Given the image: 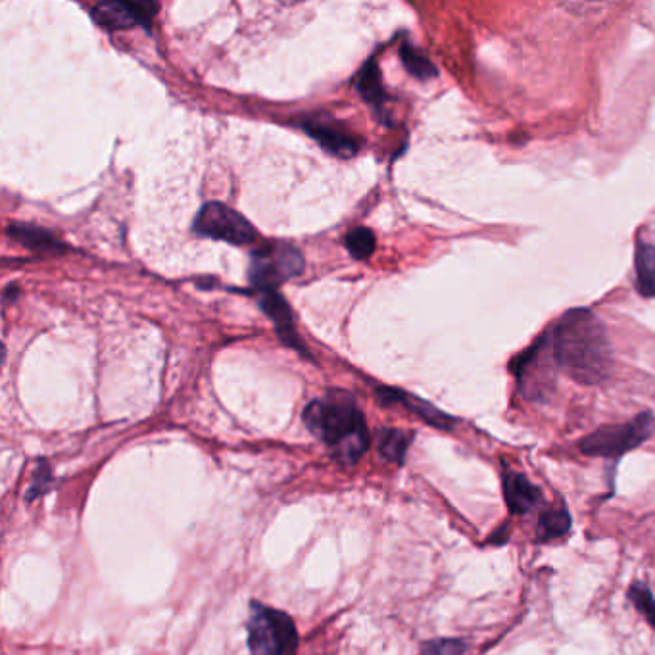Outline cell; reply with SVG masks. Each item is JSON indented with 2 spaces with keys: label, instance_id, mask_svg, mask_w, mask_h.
Instances as JSON below:
<instances>
[{
  "label": "cell",
  "instance_id": "cell-1",
  "mask_svg": "<svg viewBox=\"0 0 655 655\" xmlns=\"http://www.w3.org/2000/svg\"><path fill=\"white\" fill-rule=\"evenodd\" d=\"M556 364L581 385L604 383L613 369L606 325L592 310L575 308L559 319L550 335Z\"/></svg>",
  "mask_w": 655,
  "mask_h": 655
},
{
  "label": "cell",
  "instance_id": "cell-2",
  "mask_svg": "<svg viewBox=\"0 0 655 655\" xmlns=\"http://www.w3.org/2000/svg\"><path fill=\"white\" fill-rule=\"evenodd\" d=\"M304 421L308 429L329 446L342 465L358 463L369 446L364 415L344 392H335L327 400L312 402L304 412Z\"/></svg>",
  "mask_w": 655,
  "mask_h": 655
},
{
  "label": "cell",
  "instance_id": "cell-3",
  "mask_svg": "<svg viewBox=\"0 0 655 655\" xmlns=\"http://www.w3.org/2000/svg\"><path fill=\"white\" fill-rule=\"evenodd\" d=\"M246 629L252 654L296 655L298 632L287 613L254 602Z\"/></svg>",
  "mask_w": 655,
  "mask_h": 655
},
{
  "label": "cell",
  "instance_id": "cell-4",
  "mask_svg": "<svg viewBox=\"0 0 655 655\" xmlns=\"http://www.w3.org/2000/svg\"><path fill=\"white\" fill-rule=\"evenodd\" d=\"M655 429V419L652 413H640L629 423L602 427L596 433L581 440V450L586 456L596 458H615L629 450H634L642 442L652 437Z\"/></svg>",
  "mask_w": 655,
  "mask_h": 655
},
{
  "label": "cell",
  "instance_id": "cell-5",
  "mask_svg": "<svg viewBox=\"0 0 655 655\" xmlns=\"http://www.w3.org/2000/svg\"><path fill=\"white\" fill-rule=\"evenodd\" d=\"M304 269V258L294 246H269L252 256L250 281L262 292L275 291L283 281Z\"/></svg>",
  "mask_w": 655,
  "mask_h": 655
},
{
  "label": "cell",
  "instance_id": "cell-6",
  "mask_svg": "<svg viewBox=\"0 0 655 655\" xmlns=\"http://www.w3.org/2000/svg\"><path fill=\"white\" fill-rule=\"evenodd\" d=\"M195 231L204 237L237 244V246L254 243L256 239L254 227L239 212L231 210L221 202H210L198 212Z\"/></svg>",
  "mask_w": 655,
  "mask_h": 655
},
{
  "label": "cell",
  "instance_id": "cell-7",
  "mask_svg": "<svg viewBox=\"0 0 655 655\" xmlns=\"http://www.w3.org/2000/svg\"><path fill=\"white\" fill-rule=\"evenodd\" d=\"M158 6L152 2H102L93 8V18L108 31L146 25L156 14Z\"/></svg>",
  "mask_w": 655,
  "mask_h": 655
},
{
  "label": "cell",
  "instance_id": "cell-8",
  "mask_svg": "<svg viewBox=\"0 0 655 655\" xmlns=\"http://www.w3.org/2000/svg\"><path fill=\"white\" fill-rule=\"evenodd\" d=\"M304 127L319 145L327 148L333 154L352 156L360 148L358 137H354L352 133H348L344 127H340L337 123L319 120V122H308Z\"/></svg>",
  "mask_w": 655,
  "mask_h": 655
},
{
  "label": "cell",
  "instance_id": "cell-9",
  "mask_svg": "<svg viewBox=\"0 0 655 655\" xmlns=\"http://www.w3.org/2000/svg\"><path fill=\"white\" fill-rule=\"evenodd\" d=\"M504 492H506L508 506H510V510L515 515H523V513L533 510L534 506L538 504V500H540L538 488L531 485L519 473H506V477H504Z\"/></svg>",
  "mask_w": 655,
  "mask_h": 655
},
{
  "label": "cell",
  "instance_id": "cell-10",
  "mask_svg": "<svg viewBox=\"0 0 655 655\" xmlns=\"http://www.w3.org/2000/svg\"><path fill=\"white\" fill-rule=\"evenodd\" d=\"M262 308H264L267 316L275 321V327H277V333L281 335V339L285 340L287 344H291V346L302 348L300 342L296 340L298 337L294 333L291 308L285 302V298L281 294H277V291L264 292V296H262Z\"/></svg>",
  "mask_w": 655,
  "mask_h": 655
},
{
  "label": "cell",
  "instance_id": "cell-11",
  "mask_svg": "<svg viewBox=\"0 0 655 655\" xmlns=\"http://www.w3.org/2000/svg\"><path fill=\"white\" fill-rule=\"evenodd\" d=\"M636 291L644 298H655V246L638 241L634 250Z\"/></svg>",
  "mask_w": 655,
  "mask_h": 655
},
{
  "label": "cell",
  "instance_id": "cell-12",
  "mask_svg": "<svg viewBox=\"0 0 655 655\" xmlns=\"http://www.w3.org/2000/svg\"><path fill=\"white\" fill-rule=\"evenodd\" d=\"M10 235L25 244L27 248L35 250H60V243L43 229L37 227H27V225H12Z\"/></svg>",
  "mask_w": 655,
  "mask_h": 655
},
{
  "label": "cell",
  "instance_id": "cell-13",
  "mask_svg": "<svg viewBox=\"0 0 655 655\" xmlns=\"http://www.w3.org/2000/svg\"><path fill=\"white\" fill-rule=\"evenodd\" d=\"M569 525H571V517L567 511L559 510V508L546 511L538 521L536 536H538V540L548 542V540H554V538H559L567 533Z\"/></svg>",
  "mask_w": 655,
  "mask_h": 655
},
{
  "label": "cell",
  "instance_id": "cell-14",
  "mask_svg": "<svg viewBox=\"0 0 655 655\" xmlns=\"http://www.w3.org/2000/svg\"><path fill=\"white\" fill-rule=\"evenodd\" d=\"M410 440H412V437L408 433H404V431L385 429L379 435V452L383 454V458H387L389 461L402 463L404 454H406V450L410 446Z\"/></svg>",
  "mask_w": 655,
  "mask_h": 655
},
{
  "label": "cell",
  "instance_id": "cell-15",
  "mask_svg": "<svg viewBox=\"0 0 655 655\" xmlns=\"http://www.w3.org/2000/svg\"><path fill=\"white\" fill-rule=\"evenodd\" d=\"M400 58H402L404 68L412 73L415 79L427 81V79L437 77L438 70L433 66V62L419 50L413 49L412 45H404L400 49Z\"/></svg>",
  "mask_w": 655,
  "mask_h": 655
},
{
  "label": "cell",
  "instance_id": "cell-16",
  "mask_svg": "<svg viewBox=\"0 0 655 655\" xmlns=\"http://www.w3.org/2000/svg\"><path fill=\"white\" fill-rule=\"evenodd\" d=\"M358 89L362 93V97L371 102V104H381L385 98V91H383V83H381V73L377 64L371 60L365 64L364 70L360 73L358 79Z\"/></svg>",
  "mask_w": 655,
  "mask_h": 655
},
{
  "label": "cell",
  "instance_id": "cell-17",
  "mask_svg": "<svg viewBox=\"0 0 655 655\" xmlns=\"http://www.w3.org/2000/svg\"><path fill=\"white\" fill-rule=\"evenodd\" d=\"M346 248L348 252L358 258V260H365L373 254L375 250V235L365 229V227H360V229H354L346 235Z\"/></svg>",
  "mask_w": 655,
  "mask_h": 655
},
{
  "label": "cell",
  "instance_id": "cell-18",
  "mask_svg": "<svg viewBox=\"0 0 655 655\" xmlns=\"http://www.w3.org/2000/svg\"><path fill=\"white\" fill-rule=\"evenodd\" d=\"M629 596H631L632 604L655 629V598L652 596V592L644 584L636 583L632 584Z\"/></svg>",
  "mask_w": 655,
  "mask_h": 655
},
{
  "label": "cell",
  "instance_id": "cell-19",
  "mask_svg": "<svg viewBox=\"0 0 655 655\" xmlns=\"http://www.w3.org/2000/svg\"><path fill=\"white\" fill-rule=\"evenodd\" d=\"M465 652V642L461 640H435L423 646L421 655H461Z\"/></svg>",
  "mask_w": 655,
  "mask_h": 655
}]
</instances>
